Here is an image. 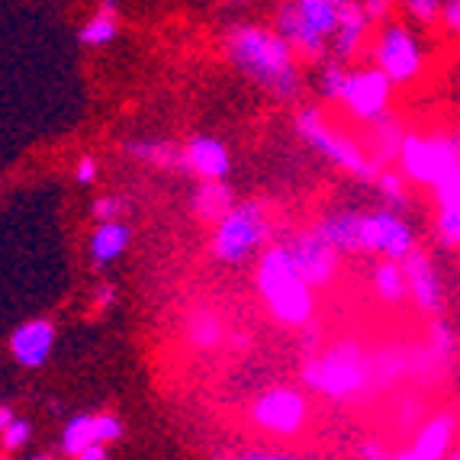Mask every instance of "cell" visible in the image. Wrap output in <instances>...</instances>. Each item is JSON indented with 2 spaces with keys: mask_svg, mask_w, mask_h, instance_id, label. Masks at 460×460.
Segmentation results:
<instances>
[{
  "mask_svg": "<svg viewBox=\"0 0 460 460\" xmlns=\"http://www.w3.org/2000/svg\"><path fill=\"white\" fill-rule=\"evenodd\" d=\"M226 55L254 87L277 100H293L303 87L299 55L277 30L268 26H232L226 32Z\"/></svg>",
  "mask_w": 460,
  "mask_h": 460,
  "instance_id": "obj_1",
  "label": "cell"
},
{
  "mask_svg": "<svg viewBox=\"0 0 460 460\" xmlns=\"http://www.w3.org/2000/svg\"><path fill=\"white\" fill-rule=\"evenodd\" d=\"M303 384L332 402H354L367 393H376L374 354L361 341L341 338L303 364Z\"/></svg>",
  "mask_w": 460,
  "mask_h": 460,
  "instance_id": "obj_2",
  "label": "cell"
},
{
  "mask_svg": "<svg viewBox=\"0 0 460 460\" xmlns=\"http://www.w3.org/2000/svg\"><path fill=\"white\" fill-rule=\"evenodd\" d=\"M254 284H258L261 299L268 303L270 315L280 325L303 329V325L313 323V313H315L313 287L299 277L287 245L264 248L261 258H258V270H254Z\"/></svg>",
  "mask_w": 460,
  "mask_h": 460,
  "instance_id": "obj_3",
  "label": "cell"
},
{
  "mask_svg": "<svg viewBox=\"0 0 460 460\" xmlns=\"http://www.w3.org/2000/svg\"><path fill=\"white\" fill-rule=\"evenodd\" d=\"M296 136L303 138L313 152L323 155L325 162H332L335 168L345 171V174L358 177V181H364V184H374L380 164L374 162V155L367 152V146H364L361 138L348 136L345 129H338L319 107L299 110Z\"/></svg>",
  "mask_w": 460,
  "mask_h": 460,
  "instance_id": "obj_4",
  "label": "cell"
},
{
  "mask_svg": "<svg viewBox=\"0 0 460 460\" xmlns=\"http://www.w3.org/2000/svg\"><path fill=\"white\" fill-rule=\"evenodd\" d=\"M396 168L409 177V184L435 190L441 181L460 168V132L457 129H429L406 132L399 148Z\"/></svg>",
  "mask_w": 460,
  "mask_h": 460,
  "instance_id": "obj_5",
  "label": "cell"
},
{
  "mask_svg": "<svg viewBox=\"0 0 460 460\" xmlns=\"http://www.w3.org/2000/svg\"><path fill=\"white\" fill-rule=\"evenodd\" d=\"M370 62L396 87H409L422 77L425 65H429V49L409 23L384 20V23H376L374 39H370Z\"/></svg>",
  "mask_w": 460,
  "mask_h": 460,
  "instance_id": "obj_6",
  "label": "cell"
},
{
  "mask_svg": "<svg viewBox=\"0 0 460 460\" xmlns=\"http://www.w3.org/2000/svg\"><path fill=\"white\" fill-rule=\"evenodd\" d=\"M270 238V219L264 203H235L216 223L213 254L223 264H242L254 252H261Z\"/></svg>",
  "mask_w": 460,
  "mask_h": 460,
  "instance_id": "obj_7",
  "label": "cell"
},
{
  "mask_svg": "<svg viewBox=\"0 0 460 460\" xmlns=\"http://www.w3.org/2000/svg\"><path fill=\"white\" fill-rule=\"evenodd\" d=\"M393 91H396V84L374 62L361 65V68H348L345 84L338 93V107L345 110L354 123L370 126L390 113Z\"/></svg>",
  "mask_w": 460,
  "mask_h": 460,
  "instance_id": "obj_8",
  "label": "cell"
},
{
  "mask_svg": "<svg viewBox=\"0 0 460 460\" xmlns=\"http://www.w3.org/2000/svg\"><path fill=\"white\" fill-rule=\"evenodd\" d=\"M415 226L393 207H380L361 213V254H376V258H393L402 261L415 248Z\"/></svg>",
  "mask_w": 460,
  "mask_h": 460,
  "instance_id": "obj_9",
  "label": "cell"
},
{
  "mask_svg": "<svg viewBox=\"0 0 460 460\" xmlns=\"http://www.w3.org/2000/svg\"><path fill=\"white\" fill-rule=\"evenodd\" d=\"M252 419L258 429H264L268 435L277 438H293L303 431L309 419V402L306 396L293 386H270L268 393L258 396V402L252 406Z\"/></svg>",
  "mask_w": 460,
  "mask_h": 460,
  "instance_id": "obj_10",
  "label": "cell"
},
{
  "mask_svg": "<svg viewBox=\"0 0 460 460\" xmlns=\"http://www.w3.org/2000/svg\"><path fill=\"white\" fill-rule=\"evenodd\" d=\"M287 252H290L299 277H303L313 290L329 287L332 277L338 274V258H341V252L319 232V226H309V229L296 232L293 242H287Z\"/></svg>",
  "mask_w": 460,
  "mask_h": 460,
  "instance_id": "obj_11",
  "label": "cell"
},
{
  "mask_svg": "<svg viewBox=\"0 0 460 460\" xmlns=\"http://www.w3.org/2000/svg\"><path fill=\"white\" fill-rule=\"evenodd\" d=\"M460 438V412L457 409H438V412L425 415L422 422L415 425V435L409 447L399 451L402 460H441L447 454L457 451Z\"/></svg>",
  "mask_w": 460,
  "mask_h": 460,
  "instance_id": "obj_12",
  "label": "cell"
},
{
  "mask_svg": "<svg viewBox=\"0 0 460 460\" xmlns=\"http://www.w3.org/2000/svg\"><path fill=\"white\" fill-rule=\"evenodd\" d=\"M402 268H406L409 277V299H412V306L425 315H441V309H445V284H441V274H438L431 254H425L422 248L415 245L402 258Z\"/></svg>",
  "mask_w": 460,
  "mask_h": 460,
  "instance_id": "obj_13",
  "label": "cell"
},
{
  "mask_svg": "<svg viewBox=\"0 0 460 460\" xmlns=\"http://www.w3.org/2000/svg\"><path fill=\"white\" fill-rule=\"evenodd\" d=\"M374 20L367 16V10L361 7V0H351L338 13V30L329 42V55L335 62L351 65L354 58H361L364 49L370 46V32H374Z\"/></svg>",
  "mask_w": 460,
  "mask_h": 460,
  "instance_id": "obj_14",
  "label": "cell"
},
{
  "mask_svg": "<svg viewBox=\"0 0 460 460\" xmlns=\"http://www.w3.org/2000/svg\"><path fill=\"white\" fill-rule=\"evenodd\" d=\"M277 32L293 46V52L306 62H323L329 58V39L309 23L306 16L299 13L296 0H287L284 7L277 10Z\"/></svg>",
  "mask_w": 460,
  "mask_h": 460,
  "instance_id": "obj_15",
  "label": "cell"
},
{
  "mask_svg": "<svg viewBox=\"0 0 460 460\" xmlns=\"http://www.w3.org/2000/svg\"><path fill=\"white\" fill-rule=\"evenodd\" d=\"M123 438V422L110 412H100V415H75L62 431V451L68 457H77V454L84 451L87 445H113Z\"/></svg>",
  "mask_w": 460,
  "mask_h": 460,
  "instance_id": "obj_16",
  "label": "cell"
},
{
  "mask_svg": "<svg viewBox=\"0 0 460 460\" xmlns=\"http://www.w3.org/2000/svg\"><path fill=\"white\" fill-rule=\"evenodd\" d=\"M10 351H13L16 364L20 367H42V364L52 358L55 351V329L52 323H46V319H32V323H23L20 329L13 332V338H10Z\"/></svg>",
  "mask_w": 460,
  "mask_h": 460,
  "instance_id": "obj_17",
  "label": "cell"
},
{
  "mask_svg": "<svg viewBox=\"0 0 460 460\" xmlns=\"http://www.w3.org/2000/svg\"><path fill=\"white\" fill-rule=\"evenodd\" d=\"M184 168L199 181H226L232 171L229 148L213 136H193L184 146Z\"/></svg>",
  "mask_w": 460,
  "mask_h": 460,
  "instance_id": "obj_18",
  "label": "cell"
},
{
  "mask_svg": "<svg viewBox=\"0 0 460 460\" xmlns=\"http://www.w3.org/2000/svg\"><path fill=\"white\" fill-rule=\"evenodd\" d=\"M129 238H132V229L119 219H103L97 223L91 235V261L97 270L110 268V264L119 258V254L129 248Z\"/></svg>",
  "mask_w": 460,
  "mask_h": 460,
  "instance_id": "obj_19",
  "label": "cell"
},
{
  "mask_svg": "<svg viewBox=\"0 0 460 460\" xmlns=\"http://www.w3.org/2000/svg\"><path fill=\"white\" fill-rule=\"evenodd\" d=\"M406 132L409 129L399 123L393 113H386L384 119H376V123L367 126L364 146H367V152L374 155V162L380 164V168L399 158V148H402V142H406Z\"/></svg>",
  "mask_w": 460,
  "mask_h": 460,
  "instance_id": "obj_20",
  "label": "cell"
},
{
  "mask_svg": "<svg viewBox=\"0 0 460 460\" xmlns=\"http://www.w3.org/2000/svg\"><path fill=\"white\" fill-rule=\"evenodd\" d=\"M370 290L380 303L386 306H402L409 303V277L402 261H393V258H380V264H374L370 270Z\"/></svg>",
  "mask_w": 460,
  "mask_h": 460,
  "instance_id": "obj_21",
  "label": "cell"
},
{
  "mask_svg": "<svg viewBox=\"0 0 460 460\" xmlns=\"http://www.w3.org/2000/svg\"><path fill=\"white\" fill-rule=\"evenodd\" d=\"M315 226L341 254L361 252V213L358 209H335V213L323 216Z\"/></svg>",
  "mask_w": 460,
  "mask_h": 460,
  "instance_id": "obj_22",
  "label": "cell"
},
{
  "mask_svg": "<svg viewBox=\"0 0 460 460\" xmlns=\"http://www.w3.org/2000/svg\"><path fill=\"white\" fill-rule=\"evenodd\" d=\"M232 207H235V197L226 181H199L190 197V209L199 223H219Z\"/></svg>",
  "mask_w": 460,
  "mask_h": 460,
  "instance_id": "obj_23",
  "label": "cell"
},
{
  "mask_svg": "<svg viewBox=\"0 0 460 460\" xmlns=\"http://www.w3.org/2000/svg\"><path fill=\"white\" fill-rule=\"evenodd\" d=\"M123 152L142 164H155V168H184V148L171 146V142H142L138 138V142H126Z\"/></svg>",
  "mask_w": 460,
  "mask_h": 460,
  "instance_id": "obj_24",
  "label": "cell"
},
{
  "mask_svg": "<svg viewBox=\"0 0 460 460\" xmlns=\"http://www.w3.org/2000/svg\"><path fill=\"white\" fill-rule=\"evenodd\" d=\"M119 32V16H116V0H103L97 13L81 26V42L91 49L110 46Z\"/></svg>",
  "mask_w": 460,
  "mask_h": 460,
  "instance_id": "obj_25",
  "label": "cell"
},
{
  "mask_svg": "<svg viewBox=\"0 0 460 460\" xmlns=\"http://www.w3.org/2000/svg\"><path fill=\"white\" fill-rule=\"evenodd\" d=\"M412 361H409L406 348H384V351L374 354V386L376 393L386 390V386L399 384L402 376H409Z\"/></svg>",
  "mask_w": 460,
  "mask_h": 460,
  "instance_id": "obj_26",
  "label": "cell"
},
{
  "mask_svg": "<svg viewBox=\"0 0 460 460\" xmlns=\"http://www.w3.org/2000/svg\"><path fill=\"white\" fill-rule=\"evenodd\" d=\"M425 348H429L431 358H435L441 367L445 370L451 367L460 354V338H457V332H454V325L447 323V319H441V315H431L429 341H425Z\"/></svg>",
  "mask_w": 460,
  "mask_h": 460,
  "instance_id": "obj_27",
  "label": "cell"
},
{
  "mask_svg": "<svg viewBox=\"0 0 460 460\" xmlns=\"http://www.w3.org/2000/svg\"><path fill=\"white\" fill-rule=\"evenodd\" d=\"M374 187H376V193H380V199H384V207H393V209H399V213H406L409 203H412V193H409V177L402 174L399 168L384 164V168L376 171Z\"/></svg>",
  "mask_w": 460,
  "mask_h": 460,
  "instance_id": "obj_28",
  "label": "cell"
},
{
  "mask_svg": "<svg viewBox=\"0 0 460 460\" xmlns=\"http://www.w3.org/2000/svg\"><path fill=\"white\" fill-rule=\"evenodd\" d=\"M187 338H190L197 348H216V345H223L226 325L216 313L203 309V313L190 315V323H187Z\"/></svg>",
  "mask_w": 460,
  "mask_h": 460,
  "instance_id": "obj_29",
  "label": "cell"
},
{
  "mask_svg": "<svg viewBox=\"0 0 460 460\" xmlns=\"http://www.w3.org/2000/svg\"><path fill=\"white\" fill-rule=\"evenodd\" d=\"M435 238L441 248L457 252L460 248V207H445V203H438L435 207Z\"/></svg>",
  "mask_w": 460,
  "mask_h": 460,
  "instance_id": "obj_30",
  "label": "cell"
},
{
  "mask_svg": "<svg viewBox=\"0 0 460 460\" xmlns=\"http://www.w3.org/2000/svg\"><path fill=\"white\" fill-rule=\"evenodd\" d=\"M345 75H348V65L345 62H335V58H325L323 71H319V97L325 103H338V93H341V84H345Z\"/></svg>",
  "mask_w": 460,
  "mask_h": 460,
  "instance_id": "obj_31",
  "label": "cell"
},
{
  "mask_svg": "<svg viewBox=\"0 0 460 460\" xmlns=\"http://www.w3.org/2000/svg\"><path fill=\"white\" fill-rule=\"evenodd\" d=\"M396 7L406 13L409 23L435 26L438 16H441V7H445V0H396Z\"/></svg>",
  "mask_w": 460,
  "mask_h": 460,
  "instance_id": "obj_32",
  "label": "cell"
},
{
  "mask_svg": "<svg viewBox=\"0 0 460 460\" xmlns=\"http://www.w3.org/2000/svg\"><path fill=\"white\" fill-rule=\"evenodd\" d=\"M0 435H4V447H7V451H20V447L30 445L32 429H30V422H26V419H13V422L0 431Z\"/></svg>",
  "mask_w": 460,
  "mask_h": 460,
  "instance_id": "obj_33",
  "label": "cell"
},
{
  "mask_svg": "<svg viewBox=\"0 0 460 460\" xmlns=\"http://www.w3.org/2000/svg\"><path fill=\"white\" fill-rule=\"evenodd\" d=\"M438 26L445 30L447 39L460 42V0H445V7H441V16H438Z\"/></svg>",
  "mask_w": 460,
  "mask_h": 460,
  "instance_id": "obj_34",
  "label": "cell"
},
{
  "mask_svg": "<svg viewBox=\"0 0 460 460\" xmlns=\"http://www.w3.org/2000/svg\"><path fill=\"white\" fill-rule=\"evenodd\" d=\"M425 419V402L419 396L412 399H402V406H399V425L402 429H415V425Z\"/></svg>",
  "mask_w": 460,
  "mask_h": 460,
  "instance_id": "obj_35",
  "label": "cell"
},
{
  "mask_svg": "<svg viewBox=\"0 0 460 460\" xmlns=\"http://www.w3.org/2000/svg\"><path fill=\"white\" fill-rule=\"evenodd\" d=\"M123 209H126V203L119 197H100V199H93L91 213L97 223H103V219H119Z\"/></svg>",
  "mask_w": 460,
  "mask_h": 460,
  "instance_id": "obj_36",
  "label": "cell"
},
{
  "mask_svg": "<svg viewBox=\"0 0 460 460\" xmlns=\"http://www.w3.org/2000/svg\"><path fill=\"white\" fill-rule=\"evenodd\" d=\"M361 7L367 10V16L374 23H384V20H390L393 10H396V0H361Z\"/></svg>",
  "mask_w": 460,
  "mask_h": 460,
  "instance_id": "obj_37",
  "label": "cell"
},
{
  "mask_svg": "<svg viewBox=\"0 0 460 460\" xmlns=\"http://www.w3.org/2000/svg\"><path fill=\"white\" fill-rule=\"evenodd\" d=\"M97 174H100V168H97V162H93L91 155H84V158L75 164V181L81 187H91L93 181H97Z\"/></svg>",
  "mask_w": 460,
  "mask_h": 460,
  "instance_id": "obj_38",
  "label": "cell"
},
{
  "mask_svg": "<svg viewBox=\"0 0 460 460\" xmlns=\"http://www.w3.org/2000/svg\"><path fill=\"white\" fill-rule=\"evenodd\" d=\"M77 460H107V445H87L84 451L77 454Z\"/></svg>",
  "mask_w": 460,
  "mask_h": 460,
  "instance_id": "obj_39",
  "label": "cell"
},
{
  "mask_svg": "<svg viewBox=\"0 0 460 460\" xmlns=\"http://www.w3.org/2000/svg\"><path fill=\"white\" fill-rule=\"evenodd\" d=\"M93 299H97V306H100V309H107V306H113L116 290H113L110 284H100V287H97V296H93Z\"/></svg>",
  "mask_w": 460,
  "mask_h": 460,
  "instance_id": "obj_40",
  "label": "cell"
},
{
  "mask_svg": "<svg viewBox=\"0 0 460 460\" xmlns=\"http://www.w3.org/2000/svg\"><path fill=\"white\" fill-rule=\"evenodd\" d=\"M13 419H16V415H13V412H10V409H7V406H0V431L7 429V425H10V422H13Z\"/></svg>",
  "mask_w": 460,
  "mask_h": 460,
  "instance_id": "obj_41",
  "label": "cell"
},
{
  "mask_svg": "<svg viewBox=\"0 0 460 460\" xmlns=\"http://www.w3.org/2000/svg\"><path fill=\"white\" fill-rule=\"evenodd\" d=\"M454 457H460V451H454Z\"/></svg>",
  "mask_w": 460,
  "mask_h": 460,
  "instance_id": "obj_42",
  "label": "cell"
}]
</instances>
